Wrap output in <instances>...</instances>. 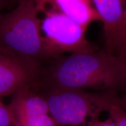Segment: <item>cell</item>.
Returning a JSON list of instances; mask_svg holds the SVG:
<instances>
[{
	"label": "cell",
	"instance_id": "cell-1",
	"mask_svg": "<svg viewBox=\"0 0 126 126\" xmlns=\"http://www.w3.org/2000/svg\"><path fill=\"white\" fill-rule=\"evenodd\" d=\"M40 75L45 88L117 91L126 85V63L105 49L76 53L53 60Z\"/></svg>",
	"mask_w": 126,
	"mask_h": 126
},
{
	"label": "cell",
	"instance_id": "cell-2",
	"mask_svg": "<svg viewBox=\"0 0 126 126\" xmlns=\"http://www.w3.org/2000/svg\"><path fill=\"white\" fill-rule=\"evenodd\" d=\"M0 46L42 68L47 60L41 38L36 0H18L16 7L0 14Z\"/></svg>",
	"mask_w": 126,
	"mask_h": 126
},
{
	"label": "cell",
	"instance_id": "cell-3",
	"mask_svg": "<svg viewBox=\"0 0 126 126\" xmlns=\"http://www.w3.org/2000/svg\"><path fill=\"white\" fill-rule=\"evenodd\" d=\"M40 33L47 60L64 53H86L96 51L86 39V28L61 12L52 0H36Z\"/></svg>",
	"mask_w": 126,
	"mask_h": 126
},
{
	"label": "cell",
	"instance_id": "cell-4",
	"mask_svg": "<svg viewBox=\"0 0 126 126\" xmlns=\"http://www.w3.org/2000/svg\"><path fill=\"white\" fill-rule=\"evenodd\" d=\"M43 95L50 114L59 126H78L88 118L98 119L100 113L120 103L117 91H91L78 89L45 88Z\"/></svg>",
	"mask_w": 126,
	"mask_h": 126
},
{
	"label": "cell",
	"instance_id": "cell-5",
	"mask_svg": "<svg viewBox=\"0 0 126 126\" xmlns=\"http://www.w3.org/2000/svg\"><path fill=\"white\" fill-rule=\"evenodd\" d=\"M41 68L0 46V97L38 83Z\"/></svg>",
	"mask_w": 126,
	"mask_h": 126
},
{
	"label": "cell",
	"instance_id": "cell-6",
	"mask_svg": "<svg viewBox=\"0 0 126 126\" xmlns=\"http://www.w3.org/2000/svg\"><path fill=\"white\" fill-rule=\"evenodd\" d=\"M32 87L22 89L14 94L9 105L15 126H59L50 114L43 94L34 92Z\"/></svg>",
	"mask_w": 126,
	"mask_h": 126
},
{
	"label": "cell",
	"instance_id": "cell-7",
	"mask_svg": "<svg viewBox=\"0 0 126 126\" xmlns=\"http://www.w3.org/2000/svg\"><path fill=\"white\" fill-rule=\"evenodd\" d=\"M103 25L105 47L108 46L122 23L126 0H91Z\"/></svg>",
	"mask_w": 126,
	"mask_h": 126
},
{
	"label": "cell",
	"instance_id": "cell-8",
	"mask_svg": "<svg viewBox=\"0 0 126 126\" xmlns=\"http://www.w3.org/2000/svg\"><path fill=\"white\" fill-rule=\"evenodd\" d=\"M58 9L85 28L95 21L101 22L91 0H52Z\"/></svg>",
	"mask_w": 126,
	"mask_h": 126
},
{
	"label": "cell",
	"instance_id": "cell-9",
	"mask_svg": "<svg viewBox=\"0 0 126 126\" xmlns=\"http://www.w3.org/2000/svg\"><path fill=\"white\" fill-rule=\"evenodd\" d=\"M105 50L126 63V4L122 23L116 35L109 45L105 47Z\"/></svg>",
	"mask_w": 126,
	"mask_h": 126
},
{
	"label": "cell",
	"instance_id": "cell-10",
	"mask_svg": "<svg viewBox=\"0 0 126 126\" xmlns=\"http://www.w3.org/2000/svg\"><path fill=\"white\" fill-rule=\"evenodd\" d=\"M107 111L114 126H126V110L120 103L113 104Z\"/></svg>",
	"mask_w": 126,
	"mask_h": 126
},
{
	"label": "cell",
	"instance_id": "cell-11",
	"mask_svg": "<svg viewBox=\"0 0 126 126\" xmlns=\"http://www.w3.org/2000/svg\"><path fill=\"white\" fill-rule=\"evenodd\" d=\"M14 120L9 106L3 103L0 97V126H14Z\"/></svg>",
	"mask_w": 126,
	"mask_h": 126
},
{
	"label": "cell",
	"instance_id": "cell-12",
	"mask_svg": "<svg viewBox=\"0 0 126 126\" xmlns=\"http://www.w3.org/2000/svg\"><path fill=\"white\" fill-rule=\"evenodd\" d=\"M88 126H114V124L109 117L104 121L100 120L98 119L90 120L88 123Z\"/></svg>",
	"mask_w": 126,
	"mask_h": 126
},
{
	"label": "cell",
	"instance_id": "cell-13",
	"mask_svg": "<svg viewBox=\"0 0 126 126\" xmlns=\"http://www.w3.org/2000/svg\"><path fill=\"white\" fill-rule=\"evenodd\" d=\"M18 1V0H0V14L6 7H8L12 2H15Z\"/></svg>",
	"mask_w": 126,
	"mask_h": 126
},
{
	"label": "cell",
	"instance_id": "cell-14",
	"mask_svg": "<svg viewBox=\"0 0 126 126\" xmlns=\"http://www.w3.org/2000/svg\"><path fill=\"white\" fill-rule=\"evenodd\" d=\"M120 105L126 110V93L121 98H120Z\"/></svg>",
	"mask_w": 126,
	"mask_h": 126
},
{
	"label": "cell",
	"instance_id": "cell-15",
	"mask_svg": "<svg viewBox=\"0 0 126 126\" xmlns=\"http://www.w3.org/2000/svg\"></svg>",
	"mask_w": 126,
	"mask_h": 126
}]
</instances>
